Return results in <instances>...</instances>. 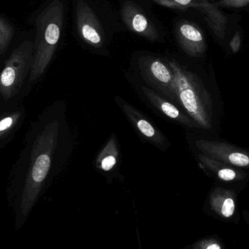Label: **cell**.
<instances>
[{
    "instance_id": "obj_2",
    "label": "cell",
    "mask_w": 249,
    "mask_h": 249,
    "mask_svg": "<svg viewBox=\"0 0 249 249\" xmlns=\"http://www.w3.org/2000/svg\"><path fill=\"white\" fill-rule=\"evenodd\" d=\"M58 127L57 121L50 123L44 127L34 143L23 192V204L26 209L36 200L49 174L58 143Z\"/></svg>"
},
{
    "instance_id": "obj_14",
    "label": "cell",
    "mask_w": 249,
    "mask_h": 249,
    "mask_svg": "<svg viewBox=\"0 0 249 249\" xmlns=\"http://www.w3.org/2000/svg\"><path fill=\"white\" fill-rule=\"evenodd\" d=\"M14 35L13 26L0 17V55L8 48Z\"/></svg>"
},
{
    "instance_id": "obj_8",
    "label": "cell",
    "mask_w": 249,
    "mask_h": 249,
    "mask_svg": "<svg viewBox=\"0 0 249 249\" xmlns=\"http://www.w3.org/2000/svg\"><path fill=\"white\" fill-rule=\"evenodd\" d=\"M177 41L183 51L192 57L201 56L206 51V42L201 31L187 20L178 22L176 28Z\"/></svg>"
},
{
    "instance_id": "obj_20",
    "label": "cell",
    "mask_w": 249,
    "mask_h": 249,
    "mask_svg": "<svg viewBox=\"0 0 249 249\" xmlns=\"http://www.w3.org/2000/svg\"><path fill=\"white\" fill-rule=\"evenodd\" d=\"M206 249H221L219 246H218L217 244H212V245L209 246Z\"/></svg>"
},
{
    "instance_id": "obj_17",
    "label": "cell",
    "mask_w": 249,
    "mask_h": 249,
    "mask_svg": "<svg viewBox=\"0 0 249 249\" xmlns=\"http://www.w3.org/2000/svg\"><path fill=\"white\" fill-rule=\"evenodd\" d=\"M216 171V174L218 177L223 180V181H231L236 178L237 173L235 170L232 169L231 168H227V167H223L219 170H215Z\"/></svg>"
},
{
    "instance_id": "obj_5",
    "label": "cell",
    "mask_w": 249,
    "mask_h": 249,
    "mask_svg": "<svg viewBox=\"0 0 249 249\" xmlns=\"http://www.w3.org/2000/svg\"><path fill=\"white\" fill-rule=\"evenodd\" d=\"M139 70L143 80L158 93L173 102H177L175 93L174 75L169 66L160 58L143 56L139 58Z\"/></svg>"
},
{
    "instance_id": "obj_6",
    "label": "cell",
    "mask_w": 249,
    "mask_h": 249,
    "mask_svg": "<svg viewBox=\"0 0 249 249\" xmlns=\"http://www.w3.org/2000/svg\"><path fill=\"white\" fill-rule=\"evenodd\" d=\"M76 25L80 36L88 44L95 48L103 45V28L93 9L84 0L77 1Z\"/></svg>"
},
{
    "instance_id": "obj_13",
    "label": "cell",
    "mask_w": 249,
    "mask_h": 249,
    "mask_svg": "<svg viewBox=\"0 0 249 249\" xmlns=\"http://www.w3.org/2000/svg\"><path fill=\"white\" fill-rule=\"evenodd\" d=\"M22 116L20 111L10 112L0 119V139L8 134L18 124Z\"/></svg>"
},
{
    "instance_id": "obj_9",
    "label": "cell",
    "mask_w": 249,
    "mask_h": 249,
    "mask_svg": "<svg viewBox=\"0 0 249 249\" xmlns=\"http://www.w3.org/2000/svg\"><path fill=\"white\" fill-rule=\"evenodd\" d=\"M196 146L209 158H215L225 163L238 167H249V155L240 152L235 148L217 142L198 140Z\"/></svg>"
},
{
    "instance_id": "obj_11",
    "label": "cell",
    "mask_w": 249,
    "mask_h": 249,
    "mask_svg": "<svg viewBox=\"0 0 249 249\" xmlns=\"http://www.w3.org/2000/svg\"><path fill=\"white\" fill-rule=\"evenodd\" d=\"M142 90L146 99L155 108L173 121H177L179 124L189 126V127H199L198 124H196V121H193V118L180 111L175 105L164 99L153 89L142 87Z\"/></svg>"
},
{
    "instance_id": "obj_21",
    "label": "cell",
    "mask_w": 249,
    "mask_h": 249,
    "mask_svg": "<svg viewBox=\"0 0 249 249\" xmlns=\"http://www.w3.org/2000/svg\"><path fill=\"white\" fill-rule=\"evenodd\" d=\"M217 1H219V0H217Z\"/></svg>"
},
{
    "instance_id": "obj_4",
    "label": "cell",
    "mask_w": 249,
    "mask_h": 249,
    "mask_svg": "<svg viewBox=\"0 0 249 249\" xmlns=\"http://www.w3.org/2000/svg\"><path fill=\"white\" fill-rule=\"evenodd\" d=\"M34 43L25 40L16 48L0 72V93L4 100H9L21 88L33 61Z\"/></svg>"
},
{
    "instance_id": "obj_3",
    "label": "cell",
    "mask_w": 249,
    "mask_h": 249,
    "mask_svg": "<svg viewBox=\"0 0 249 249\" xmlns=\"http://www.w3.org/2000/svg\"><path fill=\"white\" fill-rule=\"evenodd\" d=\"M175 83L177 100L187 115L199 127L209 129L212 125L209 96L198 77L175 61H168Z\"/></svg>"
},
{
    "instance_id": "obj_10",
    "label": "cell",
    "mask_w": 249,
    "mask_h": 249,
    "mask_svg": "<svg viewBox=\"0 0 249 249\" xmlns=\"http://www.w3.org/2000/svg\"><path fill=\"white\" fill-rule=\"evenodd\" d=\"M117 102L128 118L129 121L148 140L159 146H162L166 143L165 142H167L166 139L164 137L162 133L147 119H146L137 109H135L131 105L126 103L121 99H118Z\"/></svg>"
},
{
    "instance_id": "obj_19",
    "label": "cell",
    "mask_w": 249,
    "mask_h": 249,
    "mask_svg": "<svg viewBox=\"0 0 249 249\" xmlns=\"http://www.w3.org/2000/svg\"><path fill=\"white\" fill-rule=\"evenodd\" d=\"M241 35L240 34L239 31H237L236 33L234 35L232 39H231L230 42V47H231V51L232 52H238L241 48Z\"/></svg>"
},
{
    "instance_id": "obj_18",
    "label": "cell",
    "mask_w": 249,
    "mask_h": 249,
    "mask_svg": "<svg viewBox=\"0 0 249 249\" xmlns=\"http://www.w3.org/2000/svg\"><path fill=\"white\" fill-rule=\"evenodd\" d=\"M234 211H235V203H234L233 200L231 198L226 199L222 206V214L225 217H230L233 214Z\"/></svg>"
},
{
    "instance_id": "obj_12",
    "label": "cell",
    "mask_w": 249,
    "mask_h": 249,
    "mask_svg": "<svg viewBox=\"0 0 249 249\" xmlns=\"http://www.w3.org/2000/svg\"><path fill=\"white\" fill-rule=\"evenodd\" d=\"M118 155L119 151L116 139L112 136L98 155L96 161V168L105 172L110 171L116 165Z\"/></svg>"
},
{
    "instance_id": "obj_15",
    "label": "cell",
    "mask_w": 249,
    "mask_h": 249,
    "mask_svg": "<svg viewBox=\"0 0 249 249\" xmlns=\"http://www.w3.org/2000/svg\"><path fill=\"white\" fill-rule=\"evenodd\" d=\"M216 7L243 8L249 5V0H219L213 3Z\"/></svg>"
},
{
    "instance_id": "obj_1",
    "label": "cell",
    "mask_w": 249,
    "mask_h": 249,
    "mask_svg": "<svg viewBox=\"0 0 249 249\" xmlns=\"http://www.w3.org/2000/svg\"><path fill=\"white\" fill-rule=\"evenodd\" d=\"M62 1L53 0L36 18V36L29 80L35 82L49 65L61 37L64 23Z\"/></svg>"
},
{
    "instance_id": "obj_7",
    "label": "cell",
    "mask_w": 249,
    "mask_h": 249,
    "mask_svg": "<svg viewBox=\"0 0 249 249\" xmlns=\"http://www.w3.org/2000/svg\"><path fill=\"white\" fill-rule=\"evenodd\" d=\"M121 13L124 24L130 31L150 41L158 39L159 35L155 25L137 4L131 1H124Z\"/></svg>"
},
{
    "instance_id": "obj_16",
    "label": "cell",
    "mask_w": 249,
    "mask_h": 249,
    "mask_svg": "<svg viewBox=\"0 0 249 249\" xmlns=\"http://www.w3.org/2000/svg\"><path fill=\"white\" fill-rule=\"evenodd\" d=\"M159 4L177 8L190 7L193 0H155Z\"/></svg>"
}]
</instances>
